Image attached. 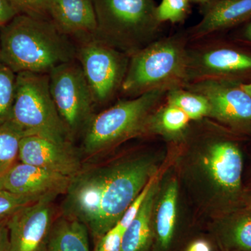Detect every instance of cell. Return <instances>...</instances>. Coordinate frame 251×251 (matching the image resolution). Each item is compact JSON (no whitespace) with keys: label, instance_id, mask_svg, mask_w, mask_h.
I'll use <instances>...</instances> for the list:
<instances>
[{"label":"cell","instance_id":"e0dca14e","mask_svg":"<svg viewBox=\"0 0 251 251\" xmlns=\"http://www.w3.org/2000/svg\"><path fill=\"white\" fill-rule=\"evenodd\" d=\"M49 16L56 27L70 39L80 42L96 35L93 0H50Z\"/></svg>","mask_w":251,"mask_h":251},{"label":"cell","instance_id":"83f0119b","mask_svg":"<svg viewBox=\"0 0 251 251\" xmlns=\"http://www.w3.org/2000/svg\"><path fill=\"white\" fill-rule=\"evenodd\" d=\"M160 173H161V172L156 176H153L152 179L149 181L146 186H145V188L142 190L140 194L137 196L136 198L133 201V202L128 206V209L125 211V214L122 216L120 222L117 224V226L122 229V232H125V229L128 227L131 221L134 219L135 216L137 215L138 211H139L140 207H141L142 204H143L144 201H145V198H146L147 195H148L149 191H150V188H151V184H153V181L156 179L157 176Z\"/></svg>","mask_w":251,"mask_h":251},{"label":"cell","instance_id":"4dcf8cb0","mask_svg":"<svg viewBox=\"0 0 251 251\" xmlns=\"http://www.w3.org/2000/svg\"><path fill=\"white\" fill-rule=\"evenodd\" d=\"M233 41L251 49V20L242 25L234 34Z\"/></svg>","mask_w":251,"mask_h":251},{"label":"cell","instance_id":"d6a6232c","mask_svg":"<svg viewBox=\"0 0 251 251\" xmlns=\"http://www.w3.org/2000/svg\"><path fill=\"white\" fill-rule=\"evenodd\" d=\"M185 251H212V247L208 241L200 239L191 243Z\"/></svg>","mask_w":251,"mask_h":251},{"label":"cell","instance_id":"d590c367","mask_svg":"<svg viewBox=\"0 0 251 251\" xmlns=\"http://www.w3.org/2000/svg\"><path fill=\"white\" fill-rule=\"evenodd\" d=\"M190 1H196V2L201 3V4H207L211 0H190Z\"/></svg>","mask_w":251,"mask_h":251},{"label":"cell","instance_id":"8d00e7d4","mask_svg":"<svg viewBox=\"0 0 251 251\" xmlns=\"http://www.w3.org/2000/svg\"><path fill=\"white\" fill-rule=\"evenodd\" d=\"M4 174L0 175V189H2V186H1V179H2V176Z\"/></svg>","mask_w":251,"mask_h":251},{"label":"cell","instance_id":"cb8c5ba5","mask_svg":"<svg viewBox=\"0 0 251 251\" xmlns=\"http://www.w3.org/2000/svg\"><path fill=\"white\" fill-rule=\"evenodd\" d=\"M16 74L0 61V125L9 122L14 105Z\"/></svg>","mask_w":251,"mask_h":251},{"label":"cell","instance_id":"30bf717a","mask_svg":"<svg viewBox=\"0 0 251 251\" xmlns=\"http://www.w3.org/2000/svg\"><path fill=\"white\" fill-rule=\"evenodd\" d=\"M49 75L52 100L74 140L82 134L94 115L90 87L76 59L57 66Z\"/></svg>","mask_w":251,"mask_h":251},{"label":"cell","instance_id":"7c38bea8","mask_svg":"<svg viewBox=\"0 0 251 251\" xmlns=\"http://www.w3.org/2000/svg\"><path fill=\"white\" fill-rule=\"evenodd\" d=\"M56 194H49L7 218L8 251H46L55 219Z\"/></svg>","mask_w":251,"mask_h":251},{"label":"cell","instance_id":"5bb4252c","mask_svg":"<svg viewBox=\"0 0 251 251\" xmlns=\"http://www.w3.org/2000/svg\"><path fill=\"white\" fill-rule=\"evenodd\" d=\"M72 177L47 171L27 163H16L4 173L3 189L25 196L44 197L64 195Z\"/></svg>","mask_w":251,"mask_h":251},{"label":"cell","instance_id":"4fadbf2b","mask_svg":"<svg viewBox=\"0 0 251 251\" xmlns=\"http://www.w3.org/2000/svg\"><path fill=\"white\" fill-rule=\"evenodd\" d=\"M18 159L69 177L76 174L83 165L74 145H61L35 135L21 139Z\"/></svg>","mask_w":251,"mask_h":251},{"label":"cell","instance_id":"277c9868","mask_svg":"<svg viewBox=\"0 0 251 251\" xmlns=\"http://www.w3.org/2000/svg\"><path fill=\"white\" fill-rule=\"evenodd\" d=\"M189 42L187 32L177 33L156 39L132 55L120 94L135 98L186 85Z\"/></svg>","mask_w":251,"mask_h":251},{"label":"cell","instance_id":"6da1fadb","mask_svg":"<svg viewBox=\"0 0 251 251\" xmlns=\"http://www.w3.org/2000/svg\"><path fill=\"white\" fill-rule=\"evenodd\" d=\"M160 158L151 152L123 155L99 163H83L72 176L61 214L78 220L95 240L116 226L130 204L160 173Z\"/></svg>","mask_w":251,"mask_h":251},{"label":"cell","instance_id":"52a82bcc","mask_svg":"<svg viewBox=\"0 0 251 251\" xmlns=\"http://www.w3.org/2000/svg\"><path fill=\"white\" fill-rule=\"evenodd\" d=\"M24 136L35 135L64 145H73L54 105L49 74H16L14 105L9 120Z\"/></svg>","mask_w":251,"mask_h":251},{"label":"cell","instance_id":"e575fe53","mask_svg":"<svg viewBox=\"0 0 251 251\" xmlns=\"http://www.w3.org/2000/svg\"><path fill=\"white\" fill-rule=\"evenodd\" d=\"M243 90L251 97V82L250 83L240 84Z\"/></svg>","mask_w":251,"mask_h":251},{"label":"cell","instance_id":"2e32d148","mask_svg":"<svg viewBox=\"0 0 251 251\" xmlns=\"http://www.w3.org/2000/svg\"><path fill=\"white\" fill-rule=\"evenodd\" d=\"M179 179L170 175L161 179L152 212L153 250L169 251L173 247L177 224Z\"/></svg>","mask_w":251,"mask_h":251},{"label":"cell","instance_id":"ba28073f","mask_svg":"<svg viewBox=\"0 0 251 251\" xmlns=\"http://www.w3.org/2000/svg\"><path fill=\"white\" fill-rule=\"evenodd\" d=\"M205 80L250 83L251 49L235 41L188 46L186 84Z\"/></svg>","mask_w":251,"mask_h":251},{"label":"cell","instance_id":"484cf974","mask_svg":"<svg viewBox=\"0 0 251 251\" xmlns=\"http://www.w3.org/2000/svg\"><path fill=\"white\" fill-rule=\"evenodd\" d=\"M40 198L17 194L3 188L0 189V221L9 218L19 209L36 202Z\"/></svg>","mask_w":251,"mask_h":251},{"label":"cell","instance_id":"9c48e42d","mask_svg":"<svg viewBox=\"0 0 251 251\" xmlns=\"http://www.w3.org/2000/svg\"><path fill=\"white\" fill-rule=\"evenodd\" d=\"M78 43L76 59L90 87L95 106H103L120 93L130 57L95 37Z\"/></svg>","mask_w":251,"mask_h":251},{"label":"cell","instance_id":"d6986e66","mask_svg":"<svg viewBox=\"0 0 251 251\" xmlns=\"http://www.w3.org/2000/svg\"><path fill=\"white\" fill-rule=\"evenodd\" d=\"M160 174L153 181L141 207L122 236L121 251H151L153 246L152 212Z\"/></svg>","mask_w":251,"mask_h":251},{"label":"cell","instance_id":"f546056e","mask_svg":"<svg viewBox=\"0 0 251 251\" xmlns=\"http://www.w3.org/2000/svg\"><path fill=\"white\" fill-rule=\"evenodd\" d=\"M18 13L9 0H0V29L17 16Z\"/></svg>","mask_w":251,"mask_h":251},{"label":"cell","instance_id":"f1b7e54d","mask_svg":"<svg viewBox=\"0 0 251 251\" xmlns=\"http://www.w3.org/2000/svg\"><path fill=\"white\" fill-rule=\"evenodd\" d=\"M123 233L116 225L96 241L94 251H121Z\"/></svg>","mask_w":251,"mask_h":251},{"label":"cell","instance_id":"1f68e13d","mask_svg":"<svg viewBox=\"0 0 251 251\" xmlns=\"http://www.w3.org/2000/svg\"><path fill=\"white\" fill-rule=\"evenodd\" d=\"M9 247V233L7 218L0 221V251H8Z\"/></svg>","mask_w":251,"mask_h":251},{"label":"cell","instance_id":"7402d4cb","mask_svg":"<svg viewBox=\"0 0 251 251\" xmlns=\"http://www.w3.org/2000/svg\"><path fill=\"white\" fill-rule=\"evenodd\" d=\"M165 101L180 109L191 121H201L210 115V105L205 97L184 86L168 90Z\"/></svg>","mask_w":251,"mask_h":251},{"label":"cell","instance_id":"ffe728a7","mask_svg":"<svg viewBox=\"0 0 251 251\" xmlns=\"http://www.w3.org/2000/svg\"><path fill=\"white\" fill-rule=\"evenodd\" d=\"M191 122L184 112L164 100L149 117L145 136L158 135L168 142L182 143L191 129Z\"/></svg>","mask_w":251,"mask_h":251},{"label":"cell","instance_id":"9a60e30c","mask_svg":"<svg viewBox=\"0 0 251 251\" xmlns=\"http://www.w3.org/2000/svg\"><path fill=\"white\" fill-rule=\"evenodd\" d=\"M251 20V0H211L204 4L202 19L189 29V41L203 40L216 33Z\"/></svg>","mask_w":251,"mask_h":251},{"label":"cell","instance_id":"44dd1931","mask_svg":"<svg viewBox=\"0 0 251 251\" xmlns=\"http://www.w3.org/2000/svg\"><path fill=\"white\" fill-rule=\"evenodd\" d=\"M88 231L78 220L61 214L54 220L46 251H90Z\"/></svg>","mask_w":251,"mask_h":251},{"label":"cell","instance_id":"3957f363","mask_svg":"<svg viewBox=\"0 0 251 251\" xmlns=\"http://www.w3.org/2000/svg\"><path fill=\"white\" fill-rule=\"evenodd\" d=\"M76 53L77 45L50 20L18 14L0 29V61L16 74H49Z\"/></svg>","mask_w":251,"mask_h":251},{"label":"cell","instance_id":"d4e9b609","mask_svg":"<svg viewBox=\"0 0 251 251\" xmlns=\"http://www.w3.org/2000/svg\"><path fill=\"white\" fill-rule=\"evenodd\" d=\"M190 11V0H161L156 6V13L158 21L175 24L183 22Z\"/></svg>","mask_w":251,"mask_h":251},{"label":"cell","instance_id":"ac0fdd59","mask_svg":"<svg viewBox=\"0 0 251 251\" xmlns=\"http://www.w3.org/2000/svg\"><path fill=\"white\" fill-rule=\"evenodd\" d=\"M210 229L220 251H251V209L214 218Z\"/></svg>","mask_w":251,"mask_h":251},{"label":"cell","instance_id":"5b68a950","mask_svg":"<svg viewBox=\"0 0 251 251\" xmlns=\"http://www.w3.org/2000/svg\"><path fill=\"white\" fill-rule=\"evenodd\" d=\"M168 91H151L135 98L120 99L94 114L82 134L81 152L94 158L127 140L145 136L149 117L165 100Z\"/></svg>","mask_w":251,"mask_h":251},{"label":"cell","instance_id":"8fae6325","mask_svg":"<svg viewBox=\"0 0 251 251\" xmlns=\"http://www.w3.org/2000/svg\"><path fill=\"white\" fill-rule=\"evenodd\" d=\"M240 84L205 80L184 87L205 97L210 105L209 118L235 134L251 135V97Z\"/></svg>","mask_w":251,"mask_h":251},{"label":"cell","instance_id":"8992f818","mask_svg":"<svg viewBox=\"0 0 251 251\" xmlns=\"http://www.w3.org/2000/svg\"><path fill=\"white\" fill-rule=\"evenodd\" d=\"M97 29L94 37L127 55L156 41L162 23L154 0H93Z\"/></svg>","mask_w":251,"mask_h":251},{"label":"cell","instance_id":"7a4b0ae2","mask_svg":"<svg viewBox=\"0 0 251 251\" xmlns=\"http://www.w3.org/2000/svg\"><path fill=\"white\" fill-rule=\"evenodd\" d=\"M190 129L178 156V175L201 210L213 219L244 205V159L235 133L218 124Z\"/></svg>","mask_w":251,"mask_h":251},{"label":"cell","instance_id":"4316f807","mask_svg":"<svg viewBox=\"0 0 251 251\" xmlns=\"http://www.w3.org/2000/svg\"><path fill=\"white\" fill-rule=\"evenodd\" d=\"M18 14L38 19L50 20V0H9Z\"/></svg>","mask_w":251,"mask_h":251},{"label":"cell","instance_id":"836d02e7","mask_svg":"<svg viewBox=\"0 0 251 251\" xmlns=\"http://www.w3.org/2000/svg\"><path fill=\"white\" fill-rule=\"evenodd\" d=\"M244 205L245 207L251 209V188L244 191Z\"/></svg>","mask_w":251,"mask_h":251},{"label":"cell","instance_id":"603a6c76","mask_svg":"<svg viewBox=\"0 0 251 251\" xmlns=\"http://www.w3.org/2000/svg\"><path fill=\"white\" fill-rule=\"evenodd\" d=\"M23 137L22 132L9 122L0 125V175L4 174L16 163Z\"/></svg>","mask_w":251,"mask_h":251}]
</instances>
